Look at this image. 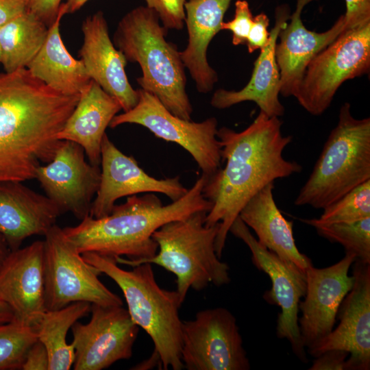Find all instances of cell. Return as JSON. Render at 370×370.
Wrapping results in <instances>:
<instances>
[{
  "mask_svg": "<svg viewBox=\"0 0 370 370\" xmlns=\"http://www.w3.org/2000/svg\"><path fill=\"white\" fill-rule=\"evenodd\" d=\"M323 210L319 218L299 220L312 226L354 222L370 217V180L356 186Z\"/></svg>",
  "mask_w": 370,
  "mask_h": 370,
  "instance_id": "f1b7e54d",
  "label": "cell"
},
{
  "mask_svg": "<svg viewBox=\"0 0 370 370\" xmlns=\"http://www.w3.org/2000/svg\"><path fill=\"white\" fill-rule=\"evenodd\" d=\"M146 6L153 10L162 25L167 29L181 30L185 20L187 0H145Z\"/></svg>",
  "mask_w": 370,
  "mask_h": 370,
  "instance_id": "1f68e13d",
  "label": "cell"
},
{
  "mask_svg": "<svg viewBox=\"0 0 370 370\" xmlns=\"http://www.w3.org/2000/svg\"><path fill=\"white\" fill-rule=\"evenodd\" d=\"M273 189L274 183L264 186L244 206L238 217L254 231L260 244L306 272L312 261L297 249L293 221L287 220L276 205Z\"/></svg>",
  "mask_w": 370,
  "mask_h": 370,
  "instance_id": "d4e9b609",
  "label": "cell"
},
{
  "mask_svg": "<svg viewBox=\"0 0 370 370\" xmlns=\"http://www.w3.org/2000/svg\"><path fill=\"white\" fill-rule=\"evenodd\" d=\"M49 358L45 345L38 340L27 350L21 369L49 370Z\"/></svg>",
  "mask_w": 370,
  "mask_h": 370,
  "instance_id": "74e56055",
  "label": "cell"
},
{
  "mask_svg": "<svg viewBox=\"0 0 370 370\" xmlns=\"http://www.w3.org/2000/svg\"><path fill=\"white\" fill-rule=\"evenodd\" d=\"M181 359L187 370H248L249 360L235 317L222 307L182 321Z\"/></svg>",
  "mask_w": 370,
  "mask_h": 370,
  "instance_id": "8fae6325",
  "label": "cell"
},
{
  "mask_svg": "<svg viewBox=\"0 0 370 370\" xmlns=\"http://www.w3.org/2000/svg\"><path fill=\"white\" fill-rule=\"evenodd\" d=\"M269 22V17L264 12L254 16L253 24L245 43L249 53L262 49L268 43L270 35L268 30Z\"/></svg>",
  "mask_w": 370,
  "mask_h": 370,
  "instance_id": "836d02e7",
  "label": "cell"
},
{
  "mask_svg": "<svg viewBox=\"0 0 370 370\" xmlns=\"http://www.w3.org/2000/svg\"><path fill=\"white\" fill-rule=\"evenodd\" d=\"M45 288L47 310L77 301L123 306L122 299L98 278L100 274L86 262L57 225L44 235Z\"/></svg>",
  "mask_w": 370,
  "mask_h": 370,
  "instance_id": "9c48e42d",
  "label": "cell"
},
{
  "mask_svg": "<svg viewBox=\"0 0 370 370\" xmlns=\"http://www.w3.org/2000/svg\"><path fill=\"white\" fill-rule=\"evenodd\" d=\"M254 21V16L249 3L246 0H236L234 18L223 22L221 30L232 32L234 45H245Z\"/></svg>",
  "mask_w": 370,
  "mask_h": 370,
  "instance_id": "d6a6232c",
  "label": "cell"
},
{
  "mask_svg": "<svg viewBox=\"0 0 370 370\" xmlns=\"http://www.w3.org/2000/svg\"><path fill=\"white\" fill-rule=\"evenodd\" d=\"M206 176L202 174L187 193L164 205L156 195L129 196L101 218L87 216L62 231L79 254L95 252L110 257L149 258L158 251L153 233L164 223L199 211L209 212L212 204L204 197Z\"/></svg>",
  "mask_w": 370,
  "mask_h": 370,
  "instance_id": "3957f363",
  "label": "cell"
},
{
  "mask_svg": "<svg viewBox=\"0 0 370 370\" xmlns=\"http://www.w3.org/2000/svg\"><path fill=\"white\" fill-rule=\"evenodd\" d=\"M280 117H269L260 111L241 132L225 126L217 130L225 165L206 177L203 194L212 204L205 224L220 223L214 243L219 258L231 225L249 200L269 184L302 170L298 162L283 157L293 137L284 135Z\"/></svg>",
  "mask_w": 370,
  "mask_h": 370,
  "instance_id": "6da1fadb",
  "label": "cell"
},
{
  "mask_svg": "<svg viewBox=\"0 0 370 370\" xmlns=\"http://www.w3.org/2000/svg\"><path fill=\"white\" fill-rule=\"evenodd\" d=\"M345 30L370 23V0H345Z\"/></svg>",
  "mask_w": 370,
  "mask_h": 370,
  "instance_id": "e575fe53",
  "label": "cell"
},
{
  "mask_svg": "<svg viewBox=\"0 0 370 370\" xmlns=\"http://www.w3.org/2000/svg\"><path fill=\"white\" fill-rule=\"evenodd\" d=\"M230 232L247 245L254 264L271 279V288L264 293L263 298L281 309L277 320L278 337L286 339L295 355L301 362H308L298 325L299 304L306 290V272L260 244L239 217Z\"/></svg>",
  "mask_w": 370,
  "mask_h": 370,
  "instance_id": "7c38bea8",
  "label": "cell"
},
{
  "mask_svg": "<svg viewBox=\"0 0 370 370\" xmlns=\"http://www.w3.org/2000/svg\"><path fill=\"white\" fill-rule=\"evenodd\" d=\"M90 308L89 302L77 301L58 310H47L34 326L38 340L49 354V370H68L73 366L74 347L66 343V334L77 321L90 312Z\"/></svg>",
  "mask_w": 370,
  "mask_h": 370,
  "instance_id": "83f0119b",
  "label": "cell"
},
{
  "mask_svg": "<svg viewBox=\"0 0 370 370\" xmlns=\"http://www.w3.org/2000/svg\"><path fill=\"white\" fill-rule=\"evenodd\" d=\"M156 13L146 5L127 12L118 23L112 42L127 61L139 64L141 89L153 95L174 115L191 120L185 67L175 45Z\"/></svg>",
  "mask_w": 370,
  "mask_h": 370,
  "instance_id": "277c9868",
  "label": "cell"
},
{
  "mask_svg": "<svg viewBox=\"0 0 370 370\" xmlns=\"http://www.w3.org/2000/svg\"><path fill=\"white\" fill-rule=\"evenodd\" d=\"M83 43L79 56L90 79L115 97L123 112L134 108L138 91L133 88L125 72L127 60L114 46L104 14L98 11L82 24Z\"/></svg>",
  "mask_w": 370,
  "mask_h": 370,
  "instance_id": "d6986e66",
  "label": "cell"
},
{
  "mask_svg": "<svg viewBox=\"0 0 370 370\" xmlns=\"http://www.w3.org/2000/svg\"><path fill=\"white\" fill-rule=\"evenodd\" d=\"M138 91L136 106L116 114L110 123L111 128L125 123L146 127L156 137L186 149L206 177L221 168V146L217 136L218 122L215 117L198 123L181 119L172 114L153 95L141 88Z\"/></svg>",
  "mask_w": 370,
  "mask_h": 370,
  "instance_id": "30bf717a",
  "label": "cell"
},
{
  "mask_svg": "<svg viewBox=\"0 0 370 370\" xmlns=\"http://www.w3.org/2000/svg\"><path fill=\"white\" fill-rule=\"evenodd\" d=\"M370 180V118H355L351 105L340 108L308 180L295 200L296 206L323 209Z\"/></svg>",
  "mask_w": 370,
  "mask_h": 370,
  "instance_id": "52a82bcc",
  "label": "cell"
},
{
  "mask_svg": "<svg viewBox=\"0 0 370 370\" xmlns=\"http://www.w3.org/2000/svg\"><path fill=\"white\" fill-rule=\"evenodd\" d=\"M82 256L121 288L132 319L152 339L163 369H182V321L179 315L182 302L177 291L159 286L151 264H140L127 271L120 268L114 257L95 252H84Z\"/></svg>",
  "mask_w": 370,
  "mask_h": 370,
  "instance_id": "5b68a950",
  "label": "cell"
},
{
  "mask_svg": "<svg viewBox=\"0 0 370 370\" xmlns=\"http://www.w3.org/2000/svg\"><path fill=\"white\" fill-rule=\"evenodd\" d=\"M37 340L33 328L14 321L0 323V370L21 369L27 350Z\"/></svg>",
  "mask_w": 370,
  "mask_h": 370,
  "instance_id": "4dcf8cb0",
  "label": "cell"
},
{
  "mask_svg": "<svg viewBox=\"0 0 370 370\" xmlns=\"http://www.w3.org/2000/svg\"><path fill=\"white\" fill-rule=\"evenodd\" d=\"M313 1L316 0H296L289 23L278 34L275 57L280 73V95L284 97H295L310 60L345 30L343 14L325 32L307 29L301 14L304 7Z\"/></svg>",
  "mask_w": 370,
  "mask_h": 370,
  "instance_id": "ffe728a7",
  "label": "cell"
},
{
  "mask_svg": "<svg viewBox=\"0 0 370 370\" xmlns=\"http://www.w3.org/2000/svg\"><path fill=\"white\" fill-rule=\"evenodd\" d=\"M1 62H2V51H1V48L0 45V64H1Z\"/></svg>",
  "mask_w": 370,
  "mask_h": 370,
  "instance_id": "ee69618b",
  "label": "cell"
},
{
  "mask_svg": "<svg viewBox=\"0 0 370 370\" xmlns=\"http://www.w3.org/2000/svg\"><path fill=\"white\" fill-rule=\"evenodd\" d=\"M232 1L187 0L185 3L188 44L180 54L199 92H210L218 82L217 73L208 61L207 52L210 42L221 30Z\"/></svg>",
  "mask_w": 370,
  "mask_h": 370,
  "instance_id": "603a6c76",
  "label": "cell"
},
{
  "mask_svg": "<svg viewBox=\"0 0 370 370\" xmlns=\"http://www.w3.org/2000/svg\"><path fill=\"white\" fill-rule=\"evenodd\" d=\"M88 0H67L65 3L66 14H72L79 10Z\"/></svg>",
  "mask_w": 370,
  "mask_h": 370,
  "instance_id": "60d3db41",
  "label": "cell"
},
{
  "mask_svg": "<svg viewBox=\"0 0 370 370\" xmlns=\"http://www.w3.org/2000/svg\"><path fill=\"white\" fill-rule=\"evenodd\" d=\"M356 258L346 254L338 262L318 269L310 265L306 270V290L299 310L298 325L302 344L310 349L317 345L334 329L341 302L352 289L353 275L349 270Z\"/></svg>",
  "mask_w": 370,
  "mask_h": 370,
  "instance_id": "9a60e30c",
  "label": "cell"
},
{
  "mask_svg": "<svg viewBox=\"0 0 370 370\" xmlns=\"http://www.w3.org/2000/svg\"><path fill=\"white\" fill-rule=\"evenodd\" d=\"M62 214L47 195L21 182H0V234L11 251L34 235H45Z\"/></svg>",
  "mask_w": 370,
  "mask_h": 370,
  "instance_id": "7402d4cb",
  "label": "cell"
},
{
  "mask_svg": "<svg viewBox=\"0 0 370 370\" xmlns=\"http://www.w3.org/2000/svg\"><path fill=\"white\" fill-rule=\"evenodd\" d=\"M207 213L196 212L160 227L152 234L158 245V251L153 257H114L116 262L132 267L155 264L173 273L177 277L176 291L182 303L190 288L200 291L210 284L217 286L229 284V266L220 260L214 247L220 223L207 226Z\"/></svg>",
  "mask_w": 370,
  "mask_h": 370,
  "instance_id": "8992f818",
  "label": "cell"
},
{
  "mask_svg": "<svg viewBox=\"0 0 370 370\" xmlns=\"http://www.w3.org/2000/svg\"><path fill=\"white\" fill-rule=\"evenodd\" d=\"M354 284L338 308L336 328L308 353L317 358L330 349L349 354L346 370L370 369V263L355 260Z\"/></svg>",
  "mask_w": 370,
  "mask_h": 370,
  "instance_id": "2e32d148",
  "label": "cell"
},
{
  "mask_svg": "<svg viewBox=\"0 0 370 370\" xmlns=\"http://www.w3.org/2000/svg\"><path fill=\"white\" fill-rule=\"evenodd\" d=\"M121 110L119 101L91 79L57 138L78 144L89 162L99 166L106 130Z\"/></svg>",
  "mask_w": 370,
  "mask_h": 370,
  "instance_id": "cb8c5ba5",
  "label": "cell"
},
{
  "mask_svg": "<svg viewBox=\"0 0 370 370\" xmlns=\"http://www.w3.org/2000/svg\"><path fill=\"white\" fill-rule=\"evenodd\" d=\"M100 164L99 186L90 212V216L94 218L109 214L115 201L123 197L158 193L175 201L188 191L180 182L179 176L156 179L148 175L133 157L120 151L106 134L102 140Z\"/></svg>",
  "mask_w": 370,
  "mask_h": 370,
  "instance_id": "e0dca14e",
  "label": "cell"
},
{
  "mask_svg": "<svg viewBox=\"0 0 370 370\" xmlns=\"http://www.w3.org/2000/svg\"><path fill=\"white\" fill-rule=\"evenodd\" d=\"M317 234L332 243L341 244L355 260L370 263V217L354 222L316 224Z\"/></svg>",
  "mask_w": 370,
  "mask_h": 370,
  "instance_id": "f546056e",
  "label": "cell"
},
{
  "mask_svg": "<svg viewBox=\"0 0 370 370\" xmlns=\"http://www.w3.org/2000/svg\"><path fill=\"white\" fill-rule=\"evenodd\" d=\"M27 10V0H0V26Z\"/></svg>",
  "mask_w": 370,
  "mask_h": 370,
  "instance_id": "f35d334b",
  "label": "cell"
},
{
  "mask_svg": "<svg viewBox=\"0 0 370 370\" xmlns=\"http://www.w3.org/2000/svg\"><path fill=\"white\" fill-rule=\"evenodd\" d=\"M48 31L46 24L28 10L0 26L5 72L26 69L43 45Z\"/></svg>",
  "mask_w": 370,
  "mask_h": 370,
  "instance_id": "4316f807",
  "label": "cell"
},
{
  "mask_svg": "<svg viewBox=\"0 0 370 370\" xmlns=\"http://www.w3.org/2000/svg\"><path fill=\"white\" fill-rule=\"evenodd\" d=\"M66 14L64 3L49 27L46 40L26 69L52 89L67 95H80L90 82L82 60L73 58L61 38L60 23Z\"/></svg>",
  "mask_w": 370,
  "mask_h": 370,
  "instance_id": "484cf974",
  "label": "cell"
},
{
  "mask_svg": "<svg viewBox=\"0 0 370 370\" xmlns=\"http://www.w3.org/2000/svg\"><path fill=\"white\" fill-rule=\"evenodd\" d=\"M62 0H27V10L49 27L58 16Z\"/></svg>",
  "mask_w": 370,
  "mask_h": 370,
  "instance_id": "8d00e7d4",
  "label": "cell"
},
{
  "mask_svg": "<svg viewBox=\"0 0 370 370\" xmlns=\"http://www.w3.org/2000/svg\"><path fill=\"white\" fill-rule=\"evenodd\" d=\"M14 314L9 306L0 298V323L13 321Z\"/></svg>",
  "mask_w": 370,
  "mask_h": 370,
  "instance_id": "ab89813d",
  "label": "cell"
},
{
  "mask_svg": "<svg viewBox=\"0 0 370 370\" xmlns=\"http://www.w3.org/2000/svg\"><path fill=\"white\" fill-rule=\"evenodd\" d=\"M290 16L286 4L276 8L275 25L270 31L267 45L260 50L254 64L248 83L241 90L219 88L212 95L211 106L217 109H226L244 101H253L260 111L269 117H280L285 112L281 103L280 73L275 57V46L280 30L286 25Z\"/></svg>",
  "mask_w": 370,
  "mask_h": 370,
  "instance_id": "44dd1931",
  "label": "cell"
},
{
  "mask_svg": "<svg viewBox=\"0 0 370 370\" xmlns=\"http://www.w3.org/2000/svg\"><path fill=\"white\" fill-rule=\"evenodd\" d=\"M349 354L343 350L330 349L322 353L314 360L309 370H346Z\"/></svg>",
  "mask_w": 370,
  "mask_h": 370,
  "instance_id": "d590c367",
  "label": "cell"
},
{
  "mask_svg": "<svg viewBox=\"0 0 370 370\" xmlns=\"http://www.w3.org/2000/svg\"><path fill=\"white\" fill-rule=\"evenodd\" d=\"M87 323L77 321L71 328L75 370H101L132 356L138 326L123 306L91 304Z\"/></svg>",
  "mask_w": 370,
  "mask_h": 370,
  "instance_id": "4fadbf2b",
  "label": "cell"
},
{
  "mask_svg": "<svg viewBox=\"0 0 370 370\" xmlns=\"http://www.w3.org/2000/svg\"><path fill=\"white\" fill-rule=\"evenodd\" d=\"M100 178L99 166L86 161L80 145L65 140H60L51 161L35 173V179L62 213L70 212L79 220L90 215Z\"/></svg>",
  "mask_w": 370,
  "mask_h": 370,
  "instance_id": "5bb4252c",
  "label": "cell"
},
{
  "mask_svg": "<svg viewBox=\"0 0 370 370\" xmlns=\"http://www.w3.org/2000/svg\"><path fill=\"white\" fill-rule=\"evenodd\" d=\"M369 70L368 23L344 30L310 60L294 97L310 114L321 115L345 82L367 74Z\"/></svg>",
  "mask_w": 370,
  "mask_h": 370,
  "instance_id": "ba28073f",
  "label": "cell"
},
{
  "mask_svg": "<svg viewBox=\"0 0 370 370\" xmlns=\"http://www.w3.org/2000/svg\"><path fill=\"white\" fill-rule=\"evenodd\" d=\"M45 291L44 241L11 251L0 268V298L12 321L34 328L47 310Z\"/></svg>",
  "mask_w": 370,
  "mask_h": 370,
  "instance_id": "ac0fdd59",
  "label": "cell"
},
{
  "mask_svg": "<svg viewBox=\"0 0 370 370\" xmlns=\"http://www.w3.org/2000/svg\"><path fill=\"white\" fill-rule=\"evenodd\" d=\"M79 97L56 91L26 69L0 89V182L35 179L53 159Z\"/></svg>",
  "mask_w": 370,
  "mask_h": 370,
  "instance_id": "7a4b0ae2",
  "label": "cell"
},
{
  "mask_svg": "<svg viewBox=\"0 0 370 370\" xmlns=\"http://www.w3.org/2000/svg\"><path fill=\"white\" fill-rule=\"evenodd\" d=\"M23 69L18 70L14 73L5 72L4 73H0V89L15 79Z\"/></svg>",
  "mask_w": 370,
  "mask_h": 370,
  "instance_id": "b9f144b4",
  "label": "cell"
},
{
  "mask_svg": "<svg viewBox=\"0 0 370 370\" xmlns=\"http://www.w3.org/2000/svg\"><path fill=\"white\" fill-rule=\"evenodd\" d=\"M10 251L5 239L0 234V268Z\"/></svg>",
  "mask_w": 370,
  "mask_h": 370,
  "instance_id": "7bdbcfd3",
  "label": "cell"
}]
</instances>
